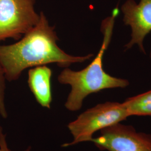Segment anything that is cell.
Returning <instances> with one entry per match:
<instances>
[{"instance_id":"7","label":"cell","mask_w":151,"mask_h":151,"mask_svg":"<svg viewBox=\"0 0 151 151\" xmlns=\"http://www.w3.org/2000/svg\"><path fill=\"white\" fill-rule=\"evenodd\" d=\"M28 86L37 101L43 108H50L52 102L51 78L52 70L47 65L28 70Z\"/></svg>"},{"instance_id":"3","label":"cell","mask_w":151,"mask_h":151,"mask_svg":"<svg viewBox=\"0 0 151 151\" xmlns=\"http://www.w3.org/2000/svg\"><path fill=\"white\" fill-rule=\"evenodd\" d=\"M129 116V114L123 103L108 101L98 104L81 114L68 125L73 140L62 146L91 142L93 134L98 130L119 123Z\"/></svg>"},{"instance_id":"4","label":"cell","mask_w":151,"mask_h":151,"mask_svg":"<svg viewBox=\"0 0 151 151\" xmlns=\"http://www.w3.org/2000/svg\"><path fill=\"white\" fill-rule=\"evenodd\" d=\"M37 0H0V43L18 40L40 20L35 9Z\"/></svg>"},{"instance_id":"8","label":"cell","mask_w":151,"mask_h":151,"mask_svg":"<svg viewBox=\"0 0 151 151\" xmlns=\"http://www.w3.org/2000/svg\"><path fill=\"white\" fill-rule=\"evenodd\" d=\"M130 116H151V90L123 102Z\"/></svg>"},{"instance_id":"1","label":"cell","mask_w":151,"mask_h":151,"mask_svg":"<svg viewBox=\"0 0 151 151\" xmlns=\"http://www.w3.org/2000/svg\"><path fill=\"white\" fill-rule=\"evenodd\" d=\"M59 38L55 27L49 24L43 12H40L38 24L15 43L0 44V65L7 81H16L28 68L55 63L61 68L83 63L94 55L74 56L58 45Z\"/></svg>"},{"instance_id":"2","label":"cell","mask_w":151,"mask_h":151,"mask_svg":"<svg viewBox=\"0 0 151 151\" xmlns=\"http://www.w3.org/2000/svg\"><path fill=\"white\" fill-rule=\"evenodd\" d=\"M119 14V8L116 7L111 15L103 20L101 25L103 42L91 62L78 71L65 68L58 76V81L60 84L71 87L65 104V108L70 111L79 110L85 99L91 93L105 89L125 88L129 85L128 80L110 75L103 68L104 55L111 43L115 20Z\"/></svg>"},{"instance_id":"9","label":"cell","mask_w":151,"mask_h":151,"mask_svg":"<svg viewBox=\"0 0 151 151\" xmlns=\"http://www.w3.org/2000/svg\"><path fill=\"white\" fill-rule=\"evenodd\" d=\"M6 80L5 72L0 65V115L4 119L8 116L5 104Z\"/></svg>"},{"instance_id":"10","label":"cell","mask_w":151,"mask_h":151,"mask_svg":"<svg viewBox=\"0 0 151 151\" xmlns=\"http://www.w3.org/2000/svg\"><path fill=\"white\" fill-rule=\"evenodd\" d=\"M30 150L31 147H29L25 151H30ZM0 151H12L8 147L6 140V134H4L1 127H0Z\"/></svg>"},{"instance_id":"5","label":"cell","mask_w":151,"mask_h":151,"mask_svg":"<svg viewBox=\"0 0 151 151\" xmlns=\"http://www.w3.org/2000/svg\"><path fill=\"white\" fill-rule=\"evenodd\" d=\"M100 132L101 135L91 140L100 150L151 151V135L138 133L132 126L119 123Z\"/></svg>"},{"instance_id":"6","label":"cell","mask_w":151,"mask_h":151,"mask_svg":"<svg viewBox=\"0 0 151 151\" xmlns=\"http://www.w3.org/2000/svg\"><path fill=\"white\" fill-rule=\"evenodd\" d=\"M124 24L131 28V39L125 45L126 50L137 45L140 51L146 54L144 39L151 32V0H127L121 7ZM151 57V51L150 53Z\"/></svg>"}]
</instances>
